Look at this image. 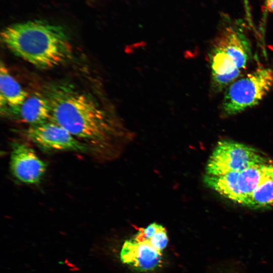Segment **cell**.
Wrapping results in <instances>:
<instances>
[{"label":"cell","instance_id":"cell-1","mask_svg":"<svg viewBox=\"0 0 273 273\" xmlns=\"http://www.w3.org/2000/svg\"><path fill=\"white\" fill-rule=\"evenodd\" d=\"M53 121L68 130L101 161L119 156L128 138L89 95L69 85L51 87L45 95Z\"/></svg>","mask_w":273,"mask_h":273},{"label":"cell","instance_id":"cell-2","mask_svg":"<svg viewBox=\"0 0 273 273\" xmlns=\"http://www.w3.org/2000/svg\"><path fill=\"white\" fill-rule=\"evenodd\" d=\"M1 37L13 54L41 69L58 66L72 55V46L64 28L46 20L11 24L2 30Z\"/></svg>","mask_w":273,"mask_h":273},{"label":"cell","instance_id":"cell-3","mask_svg":"<svg viewBox=\"0 0 273 273\" xmlns=\"http://www.w3.org/2000/svg\"><path fill=\"white\" fill-rule=\"evenodd\" d=\"M224 18L209 55L211 88L217 93L241 77L252 56L242 23Z\"/></svg>","mask_w":273,"mask_h":273},{"label":"cell","instance_id":"cell-4","mask_svg":"<svg viewBox=\"0 0 273 273\" xmlns=\"http://www.w3.org/2000/svg\"><path fill=\"white\" fill-rule=\"evenodd\" d=\"M273 88V69L259 67L239 77L224 90L220 108L222 117L252 108Z\"/></svg>","mask_w":273,"mask_h":273},{"label":"cell","instance_id":"cell-5","mask_svg":"<svg viewBox=\"0 0 273 273\" xmlns=\"http://www.w3.org/2000/svg\"><path fill=\"white\" fill-rule=\"evenodd\" d=\"M273 174V162L270 160L242 171L219 176L206 174L204 183L219 195L243 205L252 193Z\"/></svg>","mask_w":273,"mask_h":273},{"label":"cell","instance_id":"cell-6","mask_svg":"<svg viewBox=\"0 0 273 273\" xmlns=\"http://www.w3.org/2000/svg\"><path fill=\"white\" fill-rule=\"evenodd\" d=\"M268 160L255 149L231 140L218 142L206 165V174L219 176L242 171Z\"/></svg>","mask_w":273,"mask_h":273},{"label":"cell","instance_id":"cell-7","mask_svg":"<svg viewBox=\"0 0 273 273\" xmlns=\"http://www.w3.org/2000/svg\"><path fill=\"white\" fill-rule=\"evenodd\" d=\"M24 132L28 139L44 151L88 153L82 143L64 127L51 120L31 125Z\"/></svg>","mask_w":273,"mask_h":273},{"label":"cell","instance_id":"cell-8","mask_svg":"<svg viewBox=\"0 0 273 273\" xmlns=\"http://www.w3.org/2000/svg\"><path fill=\"white\" fill-rule=\"evenodd\" d=\"M10 169L12 175L26 185H36L43 178L47 164L27 144L15 142L12 144Z\"/></svg>","mask_w":273,"mask_h":273},{"label":"cell","instance_id":"cell-9","mask_svg":"<svg viewBox=\"0 0 273 273\" xmlns=\"http://www.w3.org/2000/svg\"><path fill=\"white\" fill-rule=\"evenodd\" d=\"M120 258L123 263L137 270L147 271L155 269L161 264L162 254L147 241L132 239L124 242Z\"/></svg>","mask_w":273,"mask_h":273},{"label":"cell","instance_id":"cell-10","mask_svg":"<svg viewBox=\"0 0 273 273\" xmlns=\"http://www.w3.org/2000/svg\"><path fill=\"white\" fill-rule=\"evenodd\" d=\"M9 111L17 119L30 126L46 122L51 118V107L48 99L45 95L38 94L29 96L22 104L9 108Z\"/></svg>","mask_w":273,"mask_h":273},{"label":"cell","instance_id":"cell-11","mask_svg":"<svg viewBox=\"0 0 273 273\" xmlns=\"http://www.w3.org/2000/svg\"><path fill=\"white\" fill-rule=\"evenodd\" d=\"M0 92L1 108L4 110L19 106L29 96L2 61L0 66Z\"/></svg>","mask_w":273,"mask_h":273},{"label":"cell","instance_id":"cell-12","mask_svg":"<svg viewBox=\"0 0 273 273\" xmlns=\"http://www.w3.org/2000/svg\"><path fill=\"white\" fill-rule=\"evenodd\" d=\"M243 206L252 209H267L273 206V174L258 186Z\"/></svg>","mask_w":273,"mask_h":273},{"label":"cell","instance_id":"cell-13","mask_svg":"<svg viewBox=\"0 0 273 273\" xmlns=\"http://www.w3.org/2000/svg\"><path fill=\"white\" fill-rule=\"evenodd\" d=\"M168 241L166 229L161 225L159 230L147 242L155 249L161 252L167 246Z\"/></svg>","mask_w":273,"mask_h":273},{"label":"cell","instance_id":"cell-14","mask_svg":"<svg viewBox=\"0 0 273 273\" xmlns=\"http://www.w3.org/2000/svg\"><path fill=\"white\" fill-rule=\"evenodd\" d=\"M212 273H243L238 268L230 265H222L217 267Z\"/></svg>","mask_w":273,"mask_h":273},{"label":"cell","instance_id":"cell-15","mask_svg":"<svg viewBox=\"0 0 273 273\" xmlns=\"http://www.w3.org/2000/svg\"><path fill=\"white\" fill-rule=\"evenodd\" d=\"M266 7L268 11L273 13V0H266Z\"/></svg>","mask_w":273,"mask_h":273},{"label":"cell","instance_id":"cell-16","mask_svg":"<svg viewBox=\"0 0 273 273\" xmlns=\"http://www.w3.org/2000/svg\"><path fill=\"white\" fill-rule=\"evenodd\" d=\"M244 2H245V3H246V4H247V1H248V0H244Z\"/></svg>","mask_w":273,"mask_h":273}]
</instances>
